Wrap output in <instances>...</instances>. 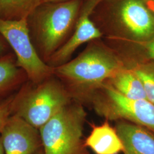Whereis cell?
<instances>
[{
  "instance_id": "9c48e42d",
  "label": "cell",
  "mask_w": 154,
  "mask_h": 154,
  "mask_svg": "<svg viewBox=\"0 0 154 154\" xmlns=\"http://www.w3.org/2000/svg\"><path fill=\"white\" fill-rule=\"evenodd\" d=\"M101 0H85L72 36L52 55L48 64L53 68L61 66L71 60L72 55L81 45L103 38L102 33L91 18L94 8Z\"/></svg>"
},
{
  "instance_id": "603a6c76",
  "label": "cell",
  "mask_w": 154,
  "mask_h": 154,
  "mask_svg": "<svg viewBox=\"0 0 154 154\" xmlns=\"http://www.w3.org/2000/svg\"><path fill=\"white\" fill-rule=\"evenodd\" d=\"M149 4H150V5L151 6L152 8L154 9V3H152V4H150V3H149Z\"/></svg>"
},
{
  "instance_id": "7a4b0ae2",
  "label": "cell",
  "mask_w": 154,
  "mask_h": 154,
  "mask_svg": "<svg viewBox=\"0 0 154 154\" xmlns=\"http://www.w3.org/2000/svg\"><path fill=\"white\" fill-rule=\"evenodd\" d=\"M91 18L103 38L133 42L154 38V9L147 0H101Z\"/></svg>"
},
{
  "instance_id": "ac0fdd59",
  "label": "cell",
  "mask_w": 154,
  "mask_h": 154,
  "mask_svg": "<svg viewBox=\"0 0 154 154\" xmlns=\"http://www.w3.org/2000/svg\"><path fill=\"white\" fill-rule=\"evenodd\" d=\"M11 48L5 39L0 34V57L10 53L9 51Z\"/></svg>"
},
{
  "instance_id": "8fae6325",
  "label": "cell",
  "mask_w": 154,
  "mask_h": 154,
  "mask_svg": "<svg viewBox=\"0 0 154 154\" xmlns=\"http://www.w3.org/2000/svg\"><path fill=\"white\" fill-rule=\"evenodd\" d=\"M91 131L85 139V145L96 154H118L124 147L115 127L106 120L100 125H91Z\"/></svg>"
},
{
  "instance_id": "277c9868",
  "label": "cell",
  "mask_w": 154,
  "mask_h": 154,
  "mask_svg": "<svg viewBox=\"0 0 154 154\" xmlns=\"http://www.w3.org/2000/svg\"><path fill=\"white\" fill-rule=\"evenodd\" d=\"M74 101L54 75L38 83L28 81L14 93L11 115L39 129L67 105Z\"/></svg>"
},
{
  "instance_id": "52a82bcc",
  "label": "cell",
  "mask_w": 154,
  "mask_h": 154,
  "mask_svg": "<svg viewBox=\"0 0 154 154\" xmlns=\"http://www.w3.org/2000/svg\"><path fill=\"white\" fill-rule=\"evenodd\" d=\"M0 34L13 50L18 66L25 72L30 82L38 83L54 75V68L41 58L33 45L26 19H0Z\"/></svg>"
},
{
  "instance_id": "30bf717a",
  "label": "cell",
  "mask_w": 154,
  "mask_h": 154,
  "mask_svg": "<svg viewBox=\"0 0 154 154\" xmlns=\"http://www.w3.org/2000/svg\"><path fill=\"white\" fill-rule=\"evenodd\" d=\"M116 131L124 154H154V135L147 128L125 121H116Z\"/></svg>"
},
{
  "instance_id": "6da1fadb",
  "label": "cell",
  "mask_w": 154,
  "mask_h": 154,
  "mask_svg": "<svg viewBox=\"0 0 154 154\" xmlns=\"http://www.w3.org/2000/svg\"><path fill=\"white\" fill-rule=\"evenodd\" d=\"M121 55L102 38L91 41L75 58L54 68V74L72 98L83 104L109 78L125 67Z\"/></svg>"
},
{
  "instance_id": "ba28073f",
  "label": "cell",
  "mask_w": 154,
  "mask_h": 154,
  "mask_svg": "<svg viewBox=\"0 0 154 154\" xmlns=\"http://www.w3.org/2000/svg\"><path fill=\"white\" fill-rule=\"evenodd\" d=\"M0 137L5 154H36L43 149L39 129L14 115L6 120Z\"/></svg>"
},
{
  "instance_id": "7c38bea8",
  "label": "cell",
  "mask_w": 154,
  "mask_h": 154,
  "mask_svg": "<svg viewBox=\"0 0 154 154\" xmlns=\"http://www.w3.org/2000/svg\"><path fill=\"white\" fill-rule=\"evenodd\" d=\"M28 81L25 72L18 66L14 53L0 57V102L13 95Z\"/></svg>"
},
{
  "instance_id": "2e32d148",
  "label": "cell",
  "mask_w": 154,
  "mask_h": 154,
  "mask_svg": "<svg viewBox=\"0 0 154 154\" xmlns=\"http://www.w3.org/2000/svg\"><path fill=\"white\" fill-rule=\"evenodd\" d=\"M42 0H0V19L18 21L27 19Z\"/></svg>"
},
{
  "instance_id": "5bb4252c",
  "label": "cell",
  "mask_w": 154,
  "mask_h": 154,
  "mask_svg": "<svg viewBox=\"0 0 154 154\" xmlns=\"http://www.w3.org/2000/svg\"><path fill=\"white\" fill-rule=\"evenodd\" d=\"M105 40L123 58L154 61V38L143 42L112 38Z\"/></svg>"
},
{
  "instance_id": "8992f818",
  "label": "cell",
  "mask_w": 154,
  "mask_h": 154,
  "mask_svg": "<svg viewBox=\"0 0 154 154\" xmlns=\"http://www.w3.org/2000/svg\"><path fill=\"white\" fill-rule=\"evenodd\" d=\"M87 103L107 121H125L154 131V104L147 99H131L105 82Z\"/></svg>"
},
{
  "instance_id": "7402d4cb",
  "label": "cell",
  "mask_w": 154,
  "mask_h": 154,
  "mask_svg": "<svg viewBox=\"0 0 154 154\" xmlns=\"http://www.w3.org/2000/svg\"><path fill=\"white\" fill-rule=\"evenodd\" d=\"M149 3H154V0H147Z\"/></svg>"
},
{
  "instance_id": "ffe728a7",
  "label": "cell",
  "mask_w": 154,
  "mask_h": 154,
  "mask_svg": "<svg viewBox=\"0 0 154 154\" xmlns=\"http://www.w3.org/2000/svg\"><path fill=\"white\" fill-rule=\"evenodd\" d=\"M0 154H5L4 149H3V146H2V144L1 137H0Z\"/></svg>"
},
{
  "instance_id": "4fadbf2b",
  "label": "cell",
  "mask_w": 154,
  "mask_h": 154,
  "mask_svg": "<svg viewBox=\"0 0 154 154\" xmlns=\"http://www.w3.org/2000/svg\"><path fill=\"white\" fill-rule=\"evenodd\" d=\"M106 82L124 97L131 99H147L143 84L132 70L125 66Z\"/></svg>"
},
{
  "instance_id": "3957f363",
  "label": "cell",
  "mask_w": 154,
  "mask_h": 154,
  "mask_svg": "<svg viewBox=\"0 0 154 154\" xmlns=\"http://www.w3.org/2000/svg\"><path fill=\"white\" fill-rule=\"evenodd\" d=\"M84 1L42 2L27 18L32 43L47 64L52 55L72 36Z\"/></svg>"
},
{
  "instance_id": "5b68a950",
  "label": "cell",
  "mask_w": 154,
  "mask_h": 154,
  "mask_svg": "<svg viewBox=\"0 0 154 154\" xmlns=\"http://www.w3.org/2000/svg\"><path fill=\"white\" fill-rule=\"evenodd\" d=\"M87 113L83 104L73 101L39 130L44 154H90L83 139Z\"/></svg>"
},
{
  "instance_id": "9a60e30c",
  "label": "cell",
  "mask_w": 154,
  "mask_h": 154,
  "mask_svg": "<svg viewBox=\"0 0 154 154\" xmlns=\"http://www.w3.org/2000/svg\"><path fill=\"white\" fill-rule=\"evenodd\" d=\"M122 58L125 66L130 69L142 83L147 100L154 104V61Z\"/></svg>"
},
{
  "instance_id": "44dd1931",
  "label": "cell",
  "mask_w": 154,
  "mask_h": 154,
  "mask_svg": "<svg viewBox=\"0 0 154 154\" xmlns=\"http://www.w3.org/2000/svg\"><path fill=\"white\" fill-rule=\"evenodd\" d=\"M36 154H44V149H41Z\"/></svg>"
},
{
  "instance_id": "e0dca14e",
  "label": "cell",
  "mask_w": 154,
  "mask_h": 154,
  "mask_svg": "<svg viewBox=\"0 0 154 154\" xmlns=\"http://www.w3.org/2000/svg\"><path fill=\"white\" fill-rule=\"evenodd\" d=\"M14 94L0 102V132L6 120L11 115V104Z\"/></svg>"
},
{
  "instance_id": "d6986e66",
  "label": "cell",
  "mask_w": 154,
  "mask_h": 154,
  "mask_svg": "<svg viewBox=\"0 0 154 154\" xmlns=\"http://www.w3.org/2000/svg\"><path fill=\"white\" fill-rule=\"evenodd\" d=\"M67 0H42V2H62V1H65Z\"/></svg>"
}]
</instances>
